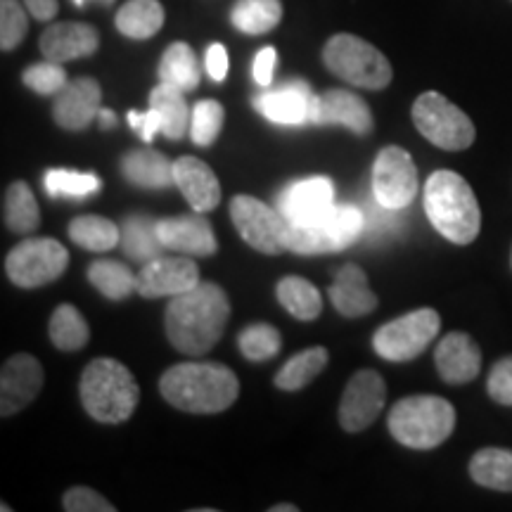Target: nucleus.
<instances>
[{"label": "nucleus", "mask_w": 512, "mask_h": 512, "mask_svg": "<svg viewBox=\"0 0 512 512\" xmlns=\"http://www.w3.org/2000/svg\"><path fill=\"white\" fill-rule=\"evenodd\" d=\"M81 403L93 420L119 425L131 418L140 399V387L124 363L95 358L81 375Z\"/></svg>", "instance_id": "obj_4"}, {"label": "nucleus", "mask_w": 512, "mask_h": 512, "mask_svg": "<svg viewBox=\"0 0 512 512\" xmlns=\"http://www.w3.org/2000/svg\"><path fill=\"white\" fill-rule=\"evenodd\" d=\"M174 176L178 190L195 211L216 209L221 202V183L214 171L197 157H181L174 162Z\"/></svg>", "instance_id": "obj_23"}, {"label": "nucleus", "mask_w": 512, "mask_h": 512, "mask_svg": "<svg viewBox=\"0 0 512 512\" xmlns=\"http://www.w3.org/2000/svg\"><path fill=\"white\" fill-rule=\"evenodd\" d=\"M159 392L185 413H223L238 401V375L223 363H178L159 380Z\"/></svg>", "instance_id": "obj_2"}, {"label": "nucleus", "mask_w": 512, "mask_h": 512, "mask_svg": "<svg viewBox=\"0 0 512 512\" xmlns=\"http://www.w3.org/2000/svg\"><path fill=\"white\" fill-rule=\"evenodd\" d=\"M434 363L446 384H467L482 370V351L465 332H448L434 351Z\"/></svg>", "instance_id": "obj_21"}, {"label": "nucleus", "mask_w": 512, "mask_h": 512, "mask_svg": "<svg viewBox=\"0 0 512 512\" xmlns=\"http://www.w3.org/2000/svg\"><path fill=\"white\" fill-rule=\"evenodd\" d=\"M335 209V185L330 178L313 176L297 181L280 192L278 211L292 226H306Z\"/></svg>", "instance_id": "obj_14"}, {"label": "nucleus", "mask_w": 512, "mask_h": 512, "mask_svg": "<svg viewBox=\"0 0 512 512\" xmlns=\"http://www.w3.org/2000/svg\"><path fill=\"white\" fill-rule=\"evenodd\" d=\"M330 354L325 347H311L299 351L297 356H292L290 361L280 368V373L275 375V387L283 389V392H299L306 384L316 380L328 366Z\"/></svg>", "instance_id": "obj_31"}, {"label": "nucleus", "mask_w": 512, "mask_h": 512, "mask_svg": "<svg viewBox=\"0 0 512 512\" xmlns=\"http://www.w3.org/2000/svg\"><path fill=\"white\" fill-rule=\"evenodd\" d=\"M363 211V235L361 238L368 240H387L401 233L403 228V209L384 207L377 197H366V202L361 204Z\"/></svg>", "instance_id": "obj_38"}, {"label": "nucleus", "mask_w": 512, "mask_h": 512, "mask_svg": "<svg viewBox=\"0 0 512 512\" xmlns=\"http://www.w3.org/2000/svg\"><path fill=\"white\" fill-rule=\"evenodd\" d=\"M470 477L479 486L494 491H512V451L510 448H482L470 460Z\"/></svg>", "instance_id": "obj_30"}, {"label": "nucleus", "mask_w": 512, "mask_h": 512, "mask_svg": "<svg viewBox=\"0 0 512 512\" xmlns=\"http://www.w3.org/2000/svg\"><path fill=\"white\" fill-rule=\"evenodd\" d=\"M204 64H207V72L214 81H223L228 76V53L221 43H211L207 50V57H204Z\"/></svg>", "instance_id": "obj_48"}, {"label": "nucleus", "mask_w": 512, "mask_h": 512, "mask_svg": "<svg viewBox=\"0 0 512 512\" xmlns=\"http://www.w3.org/2000/svg\"><path fill=\"white\" fill-rule=\"evenodd\" d=\"M223 107L216 100H200L192 107V121H190V136L192 143L200 147H209L219 138L223 128Z\"/></svg>", "instance_id": "obj_41"}, {"label": "nucleus", "mask_w": 512, "mask_h": 512, "mask_svg": "<svg viewBox=\"0 0 512 512\" xmlns=\"http://www.w3.org/2000/svg\"><path fill=\"white\" fill-rule=\"evenodd\" d=\"M387 427L399 444L415 451H430L453 434L456 408L441 396H408L394 403Z\"/></svg>", "instance_id": "obj_5"}, {"label": "nucleus", "mask_w": 512, "mask_h": 512, "mask_svg": "<svg viewBox=\"0 0 512 512\" xmlns=\"http://www.w3.org/2000/svg\"><path fill=\"white\" fill-rule=\"evenodd\" d=\"M74 3H76V5H79V8H81V5H86V3H88V0H74ZM105 3H112V0H105Z\"/></svg>", "instance_id": "obj_52"}, {"label": "nucleus", "mask_w": 512, "mask_h": 512, "mask_svg": "<svg viewBox=\"0 0 512 512\" xmlns=\"http://www.w3.org/2000/svg\"><path fill=\"white\" fill-rule=\"evenodd\" d=\"M121 174L138 188H169L176 185L174 162L157 150H133L121 159Z\"/></svg>", "instance_id": "obj_25"}, {"label": "nucleus", "mask_w": 512, "mask_h": 512, "mask_svg": "<svg viewBox=\"0 0 512 512\" xmlns=\"http://www.w3.org/2000/svg\"><path fill=\"white\" fill-rule=\"evenodd\" d=\"M228 318L230 302L226 292L214 283H200L171 297L164 316L166 337L181 354L202 356L219 342Z\"/></svg>", "instance_id": "obj_1"}, {"label": "nucleus", "mask_w": 512, "mask_h": 512, "mask_svg": "<svg viewBox=\"0 0 512 512\" xmlns=\"http://www.w3.org/2000/svg\"><path fill=\"white\" fill-rule=\"evenodd\" d=\"M486 392L501 406H512V356H505L491 368Z\"/></svg>", "instance_id": "obj_45"}, {"label": "nucleus", "mask_w": 512, "mask_h": 512, "mask_svg": "<svg viewBox=\"0 0 512 512\" xmlns=\"http://www.w3.org/2000/svg\"><path fill=\"white\" fill-rule=\"evenodd\" d=\"M69 238L88 252H110L121 242V228L102 216H76L69 223Z\"/></svg>", "instance_id": "obj_37"}, {"label": "nucleus", "mask_w": 512, "mask_h": 512, "mask_svg": "<svg viewBox=\"0 0 512 512\" xmlns=\"http://www.w3.org/2000/svg\"><path fill=\"white\" fill-rule=\"evenodd\" d=\"M43 188L50 197H88L100 190V178L95 174L53 169L43 178Z\"/></svg>", "instance_id": "obj_40"}, {"label": "nucleus", "mask_w": 512, "mask_h": 512, "mask_svg": "<svg viewBox=\"0 0 512 512\" xmlns=\"http://www.w3.org/2000/svg\"><path fill=\"white\" fill-rule=\"evenodd\" d=\"M313 126H344L356 136H368L373 131V112L366 105V100L358 95L335 88L318 95L313 105Z\"/></svg>", "instance_id": "obj_19"}, {"label": "nucleus", "mask_w": 512, "mask_h": 512, "mask_svg": "<svg viewBox=\"0 0 512 512\" xmlns=\"http://www.w3.org/2000/svg\"><path fill=\"white\" fill-rule=\"evenodd\" d=\"M271 512H297V505H273Z\"/></svg>", "instance_id": "obj_51"}, {"label": "nucleus", "mask_w": 512, "mask_h": 512, "mask_svg": "<svg viewBox=\"0 0 512 512\" xmlns=\"http://www.w3.org/2000/svg\"><path fill=\"white\" fill-rule=\"evenodd\" d=\"M200 285V271L190 259H152L138 273V294L145 299L176 297Z\"/></svg>", "instance_id": "obj_17"}, {"label": "nucleus", "mask_w": 512, "mask_h": 512, "mask_svg": "<svg viewBox=\"0 0 512 512\" xmlns=\"http://www.w3.org/2000/svg\"><path fill=\"white\" fill-rule=\"evenodd\" d=\"M164 19L166 15L159 0H128L117 12V29L126 38L145 41L164 27Z\"/></svg>", "instance_id": "obj_29"}, {"label": "nucleus", "mask_w": 512, "mask_h": 512, "mask_svg": "<svg viewBox=\"0 0 512 512\" xmlns=\"http://www.w3.org/2000/svg\"><path fill=\"white\" fill-rule=\"evenodd\" d=\"M43 389V366L29 354L8 358L0 373V413L10 418L27 408Z\"/></svg>", "instance_id": "obj_16"}, {"label": "nucleus", "mask_w": 512, "mask_h": 512, "mask_svg": "<svg viewBox=\"0 0 512 512\" xmlns=\"http://www.w3.org/2000/svg\"><path fill=\"white\" fill-rule=\"evenodd\" d=\"M128 124H131V128H136L145 143H150L155 138V133L162 131V119H159V114L152 107L145 114L128 112Z\"/></svg>", "instance_id": "obj_47"}, {"label": "nucleus", "mask_w": 512, "mask_h": 512, "mask_svg": "<svg viewBox=\"0 0 512 512\" xmlns=\"http://www.w3.org/2000/svg\"><path fill=\"white\" fill-rule=\"evenodd\" d=\"M62 508L67 512H114L117 508L88 486H74L62 498Z\"/></svg>", "instance_id": "obj_44"}, {"label": "nucleus", "mask_w": 512, "mask_h": 512, "mask_svg": "<svg viewBox=\"0 0 512 512\" xmlns=\"http://www.w3.org/2000/svg\"><path fill=\"white\" fill-rule=\"evenodd\" d=\"M278 302L285 306L287 313L297 320H316L323 311V299L316 285H311L309 280L299 278V275H287L278 283L275 290Z\"/></svg>", "instance_id": "obj_34"}, {"label": "nucleus", "mask_w": 512, "mask_h": 512, "mask_svg": "<svg viewBox=\"0 0 512 512\" xmlns=\"http://www.w3.org/2000/svg\"><path fill=\"white\" fill-rule=\"evenodd\" d=\"M22 81L24 86L31 88V91L38 95H57L69 83L62 64L53 60L31 64L29 69H24Z\"/></svg>", "instance_id": "obj_43"}, {"label": "nucleus", "mask_w": 512, "mask_h": 512, "mask_svg": "<svg viewBox=\"0 0 512 512\" xmlns=\"http://www.w3.org/2000/svg\"><path fill=\"white\" fill-rule=\"evenodd\" d=\"M24 5H27L29 15L38 19V22H48V19H53L57 15V10H60L57 0H24Z\"/></svg>", "instance_id": "obj_49"}, {"label": "nucleus", "mask_w": 512, "mask_h": 512, "mask_svg": "<svg viewBox=\"0 0 512 512\" xmlns=\"http://www.w3.org/2000/svg\"><path fill=\"white\" fill-rule=\"evenodd\" d=\"M441 318L434 309H418L389 320L375 332L373 347L384 361L406 363L418 358L437 337Z\"/></svg>", "instance_id": "obj_9"}, {"label": "nucleus", "mask_w": 512, "mask_h": 512, "mask_svg": "<svg viewBox=\"0 0 512 512\" xmlns=\"http://www.w3.org/2000/svg\"><path fill=\"white\" fill-rule=\"evenodd\" d=\"M159 79L171 86L181 88V91H195L202 81L200 60H197L195 50L188 43L176 41L164 50L162 60H159Z\"/></svg>", "instance_id": "obj_28"}, {"label": "nucleus", "mask_w": 512, "mask_h": 512, "mask_svg": "<svg viewBox=\"0 0 512 512\" xmlns=\"http://www.w3.org/2000/svg\"><path fill=\"white\" fill-rule=\"evenodd\" d=\"M102 110L100 83L91 76L69 81L53 102V119L64 131H83Z\"/></svg>", "instance_id": "obj_18"}, {"label": "nucleus", "mask_w": 512, "mask_h": 512, "mask_svg": "<svg viewBox=\"0 0 512 512\" xmlns=\"http://www.w3.org/2000/svg\"><path fill=\"white\" fill-rule=\"evenodd\" d=\"M230 219L238 228L242 240L261 254L287 252V230L290 221L280 214L278 207H268L261 200L249 195H238L230 202Z\"/></svg>", "instance_id": "obj_11"}, {"label": "nucleus", "mask_w": 512, "mask_h": 512, "mask_svg": "<svg viewBox=\"0 0 512 512\" xmlns=\"http://www.w3.org/2000/svg\"><path fill=\"white\" fill-rule=\"evenodd\" d=\"M318 95H313L309 83L302 79L285 81L254 98V110L278 126H306L311 124L313 105Z\"/></svg>", "instance_id": "obj_15"}, {"label": "nucleus", "mask_w": 512, "mask_h": 512, "mask_svg": "<svg viewBox=\"0 0 512 512\" xmlns=\"http://www.w3.org/2000/svg\"><path fill=\"white\" fill-rule=\"evenodd\" d=\"M157 221L152 216H128L121 226V247L128 259L147 264V261L162 256L164 242L159 240Z\"/></svg>", "instance_id": "obj_27"}, {"label": "nucleus", "mask_w": 512, "mask_h": 512, "mask_svg": "<svg viewBox=\"0 0 512 512\" xmlns=\"http://www.w3.org/2000/svg\"><path fill=\"white\" fill-rule=\"evenodd\" d=\"M48 335L50 342L60 351H79L91 339V330H88L86 318L81 316V311L76 306L62 304L57 306L53 318H50Z\"/></svg>", "instance_id": "obj_36"}, {"label": "nucleus", "mask_w": 512, "mask_h": 512, "mask_svg": "<svg viewBox=\"0 0 512 512\" xmlns=\"http://www.w3.org/2000/svg\"><path fill=\"white\" fill-rule=\"evenodd\" d=\"M330 302L344 318H361L375 311L377 297L368 287L366 271L356 264L339 268L335 283L330 285Z\"/></svg>", "instance_id": "obj_24"}, {"label": "nucleus", "mask_w": 512, "mask_h": 512, "mask_svg": "<svg viewBox=\"0 0 512 512\" xmlns=\"http://www.w3.org/2000/svg\"><path fill=\"white\" fill-rule=\"evenodd\" d=\"M100 46L98 29L83 22H57L43 31L41 53L46 60L72 62L79 57H91Z\"/></svg>", "instance_id": "obj_22"}, {"label": "nucleus", "mask_w": 512, "mask_h": 512, "mask_svg": "<svg viewBox=\"0 0 512 512\" xmlns=\"http://www.w3.org/2000/svg\"><path fill=\"white\" fill-rule=\"evenodd\" d=\"M323 62L337 79L366 91H382L394 76L387 57L354 34L332 36L323 48Z\"/></svg>", "instance_id": "obj_6"}, {"label": "nucleus", "mask_w": 512, "mask_h": 512, "mask_svg": "<svg viewBox=\"0 0 512 512\" xmlns=\"http://www.w3.org/2000/svg\"><path fill=\"white\" fill-rule=\"evenodd\" d=\"M230 19H233V27L242 34H268L283 19V3L280 0H238L230 12Z\"/></svg>", "instance_id": "obj_33"}, {"label": "nucleus", "mask_w": 512, "mask_h": 512, "mask_svg": "<svg viewBox=\"0 0 512 512\" xmlns=\"http://www.w3.org/2000/svg\"><path fill=\"white\" fill-rule=\"evenodd\" d=\"M425 214L441 238L470 245L482 228V211L470 183L456 171H434L425 183Z\"/></svg>", "instance_id": "obj_3"}, {"label": "nucleus", "mask_w": 512, "mask_h": 512, "mask_svg": "<svg viewBox=\"0 0 512 512\" xmlns=\"http://www.w3.org/2000/svg\"><path fill=\"white\" fill-rule=\"evenodd\" d=\"M98 119H100L102 128H112L114 124H117V117H114V112H110V110H100Z\"/></svg>", "instance_id": "obj_50"}, {"label": "nucleus", "mask_w": 512, "mask_h": 512, "mask_svg": "<svg viewBox=\"0 0 512 512\" xmlns=\"http://www.w3.org/2000/svg\"><path fill=\"white\" fill-rule=\"evenodd\" d=\"M413 124L422 138L448 152L467 150L475 143V124L441 93H422L413 105Z\"/></svg>", "instance_id": "obj_8"}, {"label": "nucleus", "mask_w": 512, "mask_h": 512, "mask_svg": "<svg viewBox=\"0 0 512 512\" xmlns=\"http://www.w3.org/2000/svg\"><path fill=\"white\" fill-rule=\"evenodd\" d=\"M280 332L268 323H254L240 332L238 347L247 361H271L280 351Z\"/></svg>", "instance_id": "obj_39"}, {"label": "nucleus", "mask_w": 512, "mask_h": 512, "mask_svg": "<svg viewBox=\"0 0 512 512\" xmlns=\"http://www.w3.org/2000/svg\"><path fill=\"white\" fill-rule=\"evenodd\" d=\"M69 254L62 242L53 238H29L10 249L5 256V273L17 287L34 290L55 283L67 271Z\"/></svg>", "instance_id": "obj_10"}, {"label": "nucleus", "mask_w": 512, "mask_h": 512, "mask_svg": "<svg viewBox=\"0 0 512 512\" xmlns=\"http://www.w3.org/2000/svg\"><path fill=\"white\" fill-rule=\"evenodd\" d=\"M88 280L95 290L105 294L107 299H114V302H121V299H128L133 292H138V275L119 261H93L88 268Z\"/></svg>", "instance_id": "obj_35"}, {"label": "nucleus", "mask_w": 512, "mask_h": 512, "mask_svg": "<svg viewBox=\"0 0 512 512\" xmlns=\"http://www.w3.org/2000/svg\"><path fill=\"white\" fill-rule=\"evenodd\" d=\"M363 211L356 204H335L323 219L292 226L287 230V249L294 254H330L342 252L361 240Z\"/></svg>", "instance_id": "obj_7"}, {"label": "nucleus", "mask_w": 512, "mask_h": 512, "mask_svg": "<svg viewBox=\"0 0 512 512\" xmlns=\"http://www.w3.org/2000/svg\"><path fill=\"white\" fill-rule=\"evenodd\" d=\"M275 67H278V50H275L273 46L261 48L254 57V67H252L254 81L259 83V86L268 88V86H271V81H273Z\"/></svg>", "instance_id": "obj_46"}, {"label": "nucleus", "mask_w": 512, "mask_h": 512, "mask_svg": "<svg viewBox=\"0 0 512 512\" xmlns=\"http://www.w3.org/2000/svg\"><path fill=\"white\" fill-rule=\"evenodd\" d=\"M387 401V384L375 370H358L339 401V425L344 432H363L380 418Z\"/></svg>", "instance_id": "obj_13"}, {"label": "nucleus", "mask_w": 512, "mask_h": 512, "mask_svg": "<svg viewBox=\"0 0 512 512\" xmlns=\"http://www.w3.org/2000/svg\"><path fill=\"white\" fill-rule=\"evenodd\" d=\"M159 240L166 249L190 254V256H211L219 249L214 228L204 219L202 211H195L190 216H171V219L157 221Z\"/></svg>", "instance_id": "obj_20"}, {"label": "nucleus", "mask_w": 512, "mask_h": 512, "mask_svg": "<svg viewBox=\"0 0 512 512\" xmlns=\"http://www.w3.org/2000/svg\"><path fill=\"white\" fill-rule=\"evenodd\" d=\"M24 8L27 5H22L19 0H0V48L5 53L15 50L27 36L29 17Z\"/></svg>", "instance_id": "obj_42"}, {"label": "nucleus", "mask_w": 512, "mask_h": 512, "mask_svg": "<svg viewBox=\"0 0 512 512\" xmlns=\"http://www.w3.org/2000/svg\"><path fill=\"white\" fill-rule=\"evenodd\" d=\"M185 91L171 86V83H159L150 93V107L162 119V133L169 140H181L192 121V110L185 102Z\"/></svg>", "instance_id": "obj_26"}, {"label": "nucleus", "mask_w": 512, "mask_h": 512, "mask_svg": "<svg viewBox=\"0 0 512 512\" xmlns=\"http://www.w3.org/2000/svg\"><path fill=\"white\" fill-rule=\"evenodd\" d=\"M373 195L384 207L406 209L418 195V169L403 147L389 145L373 166Z\"/></svg>", "instance_id": "obj_12"}, {"label": "nucleus", "mask_w": 512, "mask_h": 512, "mask_svg": "<svg viewBox=\"0 0 512 512\" xmlns=\"http://www.w3.org/2000/svg\"><path fill=\"white\" fill-rule=\"evenodd\" d=\"M3 219L5 226L17 235H29L41 226V211H38L36 197L24 181L12 183L5 192Z\"/></svg>", "instance_id": "obj_32"}]
</instances>
